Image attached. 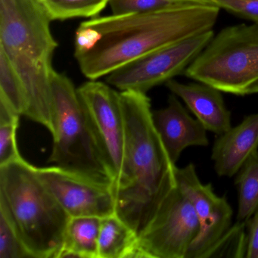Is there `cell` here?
<instances>
[{
    "label": "cell",
    "mask_w": 258,
    "mask_h": 258,
    "mask_svg": "<svg viewBox=\"0 0 258 258\" xmlns=\"http://www.w3.org/2000/svg\"><path fill=\"white\" fill-rule=\"evenodd\" d=\"M235 184L238 194L236 221L247 223L258 208V151L238 170Z\"/></svg>",
    "instance_id": "cell-17"
},
{
    "label": "cell",
    "mask_w": 258,
    "mask_h": 258,
    "mask_svg": "<svg viewBox=\"0 0 258 258\" xmlns=\"http://www.w3.org/2000/svg\"><path fill=\"white\" fill-rule=\"evenodd\" d=\"M196 1H198V2L202 3V4H211V1H210V0H196Z\"/></svg>",
    "instance_id": "cell-27"
},
{
    "label": "cell",
    "mask_w": 258,
    "mask_h": 258,
    "mask_svg": "<svg viewBox=\"0 0 258 258\" xmlns=\"http://www.w3.org/2000/svg\"><path fill=\"white\" fill-rule=\"evenodd\" d=\"M257 151L258 112L217 136L211 153L214 170L219 176L232 177Z\"/></svg>",
    "instance_id": "cell-14"
},
{
    "label": "cell",
    "mask_w": 258,
    "mask_h": 258,
    "mask_svg": "<svg viewBox=\"0 0 258 258\" xmlns=\"http://www.w3.org/2000/svg\"><path fill=\"white\" fill-rule=\"evenodd\" d=\"M152 118L169 156L175 164L186 148L209 145L205 126L191 117L173 93L169 96L165 108L152 111Z\"/></svg>",
    "instance_id": "cell-12"
},
{
    "label": "cell",
    "mask_w": 258,
    "mask_h": 258,
    "mask_svg": "<svg viewBox=\"0 0 258 258\" xmlns=\"http://www.w3.org/2000/svg\"><path fill=\"white\" fill-rule=\"evenodd\" d=\"M247 223L236 221L210 249L205 258L245 257Z\"/></svg>",
    "instance_id": "cell-20"
},
{
    "label": "cell",
    "mask_w": 258,
    "mask_h": 258,
    "mask_svg": "<svg viewBox=\"0 0 258 258\" xmlns=\"http://www.w3.org/2000/svg\"><path fill=\"white\" fill-rule=\"evenodd\" d=\"M196 0H110L112 15L135 14L158 11L173 7L199 5ZM212 5V4H211Z\"/></svg>",
    "instance_id": "cell-21"
},
{
    "label": "cell",
    "mask_w": 258,
    "mask_h": 258,
    "mask_svg": "<svg viewBox=\"0 0 258 258\" xmlns=\"http://www.w3.org/2000/svg\"><path fill=\"white\" fill-rule=\"evenodd\" d=\"M0 100L8 104L17 114L25 116L28 100L23 81L2 49H0Z\"/></svg>",
    "instance_id": "cell-18"
},
{
    "label": "cell",
    "mask_w": 258,
    "mask_h": 258,
    "mask_svg": "<svg viewBox=\"0 0 258 258\" xmlns=\"http://www.w3.org/2000/svg\"><path fill=\"white\" fill-rule=\"evenodd\" d=\"M35 169L40 180L71 217L104 218L116 214L112 182L60 166Z\"/></svg>",
    "instance_id": "cell-9"
},
{
    "label": "cell",
    "mask_w": 258,
    "mask_h": 258,
    "mask_svg": "<svg viewBox=\"0 0 258 258\" xmlns=\"http://www.w3.org/2000/svg\"><path fill=\"white\" fill-rule=\"evenodd\" d=\"M199 232L194 208L178 186L138 235L135 258H186Z\"/></svg>",
    "instance_id": "cell-8"
},
{
    "label": "cell",
    "mask_w": 258,
    "mask_h": 258,
    "mask_svg": "<svg viewBox=\"0 0 258 258\" xmlns=\"http://www.w3.org/2000/svg\"><path fill=\"white\" fill-rule=\"evenodd\" d=\"M78 92L108 157L114 186L123 167L126 136L120 93L96 80L83 84Z\"/></svg>",
    "instance_id": "cell-11"
},
{
    "label": "cell",
    "mask_w": 258,
    "mask_h": 258,
    "mask_svg": "<svg viewBox=\"0 0 258 258\" xmlns=\"http://www.w3.org/2000/svg\"><path fill=\"white\" fill-rule=\"evenodd\" d=\"M213 5L237 17L258 24V0H210Z\"/></svg>",
    "instance_id": "cell-24"
},
{
    "label": "cell",
    "mask_w": 258,
    "mask_h": 258,
    "mask_svg": "<svg viewBox=\"0 0 258 258\" xmlns=\"http://www.w3.org/2000/svg\"><path fill=\"white\" fill-rule=\"evenodd\" d=\"M31 257L7 217L0 213V258Z\"/></svg>",
    "instance_id": "cell-22"
},
{
    "label": "cell",
    "mask_w": 258,
    "mask_h": 258,
    "mask_svg": "<svg viewBox=\"0 0 258 258\" xmlns=\"http://www.w3.org/2000/svg\"><path fill=\"white\" fill-rule=\"evenodd\" d=\"M53 147L49 163L114 184L112 169L91 118L70 78L54 70Z\"/></svg>",
    "instance_id": "cell-5"
},
{
    "label": "cell",
    "mask_w": 258,
    "mask_h": 258,
    "mask_svg": "<svg viewBox=\"0 0 258 258\" xmlns=\"http://www.w3.org/2000/svg\"><path fill=\"white\" fill-rule=\"evenodd\" d=\"M165 85L185 104L207 131L220 136L232 127V114L218 89L199 81L183 84L173 79Z\"/></svg>",
    "instance_id": "cell-13"
},
{
    "label": "cell",
    "mask_w": 258,
    "mask_h": 258,
    "mask_svg": "<svg viewBox=\"0 0 258 258\" xmlns=\"http://www.w3.org/2000/svg\"><path fill=\"white\" fill-rule=\"evenodd\" d=\"M258 93V81L253 83L247 89L245 92V96L247 95L257 94Z\"/></svg>",
    "instance_id": "cell-26"
},
{
    "label": "cell",
    "mask_w": 258,
    "mask_h": 258,
    "mask_svg": "<svg viewBox=\"0 0 258 258\" xmlns=\"http://www.w3.org/2000/svg\"><path fill=\"white\" fill-rule=\"evenodd\" d=\"M52 21L96 17L110 0H38Z\"/></svg>",
    "instance_id": "cell-19"
},
{
    "label": "cell",
    "mask_w": 258,
    "mask_h": 258,
    "mask_svg": "<svg viewBox=\"0 0 258 258\" xmlns=\"http://www.w3.org/2000/svg\"><path fill=\"white\" fill-rule=\"evenodd\" d=\"M51 22L38 0H0V49L23 81L25 117L44 126L52 123L54 116L52 58L58 42Z\"/></svg>",
    "instance_id": "cell-3"
},
{
    "label": "cell",
    "mask_w": 258,
    "mask_h": 258,
    "mask_svg": "<svg viewBox=\"0 0 258 258\" xmlns=\"http://www.w3.org/2000/svg\"><path fill=\"white\" fill-rule=\"evenodd\" d=\"M125 120L123 167L114 185L116 215L140 235L178 187L176 164L155 128L146 93L120 92Z\"/></svg>",
    "instance_id": "cell-2"
},
{
    "label": "cell",
    "mask_w": 258,
    "mask_h": 258,
    "mask_svg": "<svg viewBox=\"0 0 258 258\" xmlns=\"http://www.w3.org/2000/svg\"><path fill=\"white\" fill-rule=\"evenodd\" d=\"M183 74L222 93L245 96L258 81V24L232 25L214 34Z\"/></svg>",
    "instance_id": "cell-6"
},
{
    "label": "cell",
    "mask_w": 258,
    "mask_h": 258,
    "mask_svg": "<svg viewBox=\"0 0 258 258\" xmlns=\"http://www.w3.org/2000/svg\"><path fill=\"white\" fill-rule=\"evenodd\" d=\"M19 119L0 122V166L22 158L16 139Z\"/></svg>",
    "instance_id": "cell-23"
},
{
    "label": "cell",
    "mask_w": 258,
    "mask_h": 258,
    "mask_svg": "<svg viewBox=\"0 0 258 258\" xmlns=\"http://www.w3.org/2000/svg\"><path fill=\"white\" fill-rule=\"evenodd\" d=\"M176 176L178 186L192 205L199 223V234L186 258H205L232 226V208L226 198L214 192L211 183L201 182L192 163L177 167Z\"/></svg>",
    "instance_id": "cell-10"
},
{
    "label": "cell",
    "mask_w": 258,
    "mask_h": 258,
    "mask_svg": "<svg viewBox=\"0 0 258 258\" xmlns=\"http://www.w3.org/2000/svg\"><path fill=\"white\" fill-rule=\"evenodd\" d=\"M246 258H258V208L247 223Z\"/></svg>",
    "instance_id": "cell-25"
},
{
    "label": "cell",
    "mask_w": 258,
    "mask_h": 258,
    "mask_svg": "<svg viewBox=\"0 0 258 258\" xmlns=\"http://www.w3.org/2000/svg\"><path fill=\"white\" fill-rule=\"evenodd\" d=\"M0 213L31 257H58L71 217L22 157L0 166Z\"/></svg>",
    "instance_id": "cell-4"
},
{
    "label": "cell",
    "mask_w": 258,
    "mask_h": 258,
    "mask_svg": "<svg viewBox=\"0 0 258 258\" xmlns=\"http://www.w3.org/2000/svg\"><path fill=\"white\" fill-rule=\"evenodd\" d=\"M214 35L210 30L140 57L107 75V84L121 92L146 93L184 73Z\"/></svg>",
    "instance_id": "cell-7"
},
{
    "label": "cell",
    "mask_w": 258,
    "mask_h": 258,
    "mask_svg": "<svg viewBox=\"0 0 258 258\" xmlns=\"http://www.w3.org/2000/svg\"><path fill=\"white\" fill-rule=\"evenodd\" d=\"M220 11L199 4L92 18L77 29L75 57L83 75L97 80L150 52L213 30Z\"/></svg>",
    "instance_id": "cell-1"
},
{
    "label": "cell",
    "mask_w": 258,
    "mask_h": 258,
    "mask_svg": "<svg viewBox=\"0 0 258 258\" xmlns=\"http://www.w3.org/2000/svg\"><path fill=\"white\" fill-rule=\"evenodd\" d=\"M138 235L115 214L102 218L99 258H135Z\"/></svg>",
    "instance_id": "cell-16"
},
{
    "label": "cell",
    "mask_w": 258,
    "mask_h": 258,
    "mask_svg": "<svg viewBox=\"0 0 258 258\" xmlns=\"http://www.w3.org/2000/svg\"><path fill=\"white\" fill-rule=\"evenodd\" d=\"M101 221L97 217H71L58 258H99Z\"/></svg>",
    "instance_id": "cell-15"
}]
</instances>
